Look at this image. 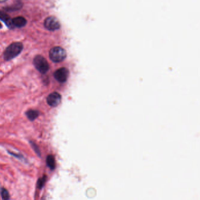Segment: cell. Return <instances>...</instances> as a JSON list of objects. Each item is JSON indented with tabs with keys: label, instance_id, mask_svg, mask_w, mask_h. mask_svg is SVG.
<instances>
[{
	"label": "cell",
	"instance_id": "5",
	"mask_svg": "<svg viewBox=\"0 0 200 200\" xmlns=\"http://www.w3.org/2000/svg\"><path fill=\"white\" fill-rule=\"evenodd\" d=\"M69 75V71L65 68H60L54 73V76L55 79L58 82L61 83L67 81Z\"/></svg>",
	"mask_w": 200,
	"mask_h": 200
},
{
	"label": "cell",
	"instance_id": "7",
	"mask_svg": "<svg viewBox=\"0 0 200 200\" xmlns=\"http://www.w3.org/2000/svg\"><path fill=\"white\" fill-rule=\"evenodd\" d=\"M12 24L16 27H22L26 24V20L22 17H17L12 20Z\"/></svg>",
	"mask_w": 200,
	"mask_h": 200
},
{
	"label": "cell",
	"instance_id": "15",
	"mask_svg": "<svg viewBox=\"0 0 200 200\" xmlns=\"http://www.w3.org/2000/svg\"><path fill=\"white\" fill-rule=\"evenodd\" d=\"M2 27V25H1V23H0V28Z\"/></svg>",
	"mask_w": 200,
	"mask_h": 200
},
{
	"label": "cell",
	"instance_id": "9",
	"mask_svg": "<svg viewBox=\"0 0 200 200\" xmlns=\"http://www.w3.org/2000/svg\"><path fill=\"white\" fill-rule=\"evenodd\" d=\"M0 18L5 22V23L7 24V25L10 26V27H11V26L13 25V24H12V21H11L10 18V17L8 16L6 14H4V12H1L0 11Z\"/></svg>",
	"mask_w": 200,
	"mask_h": 200
},
{
	"label": "cell",
	"instance_id": "1",
	"mask_svg": "<svg viewBox=\"0 0 200 200\" xmlns=\"http://www.w3.org/2000/svg\"><path fill=\"white\" fill-rule=\"evenodd\" d=\"M23 45L21 42H13L5 49L4 53V59L9 60L18 55L22 50Z\"/></svg>",
	"mask_w": 200,
	"mask_h": 200
},
{
	"label": "cell",
	"instance_id": "6",
	"mask_svg": "<svg viewBox=\"0 0 200 200\" xmlns=\"http://www.w3.org/2000/svg\"><path fill=\"white\" fill-rule=\"evenodd\" d=\"M61 96L57 92H53L49 94L47 97V103L50 106L55 107L59 105L61 102Z\"/></svg>",
	"mask_w": 200,
	"mask_h": 200
},
{
	"label": "cell",
	"instance_id": "13",
	"mask_svg": "<svg viewBox=\"0 0 200 200\" xmlns=\"http://www.w3.org/2000/svg\"><path fill=\"white\" fill-rule=\"evenodd\" d=\"M31 143V146H32V147L33 148V149L34 150V151L36 153L39 155V156H40V150H39V148H38V147L34 143H33V142H30Z\"/></svg>",
	"mask_w": 200,
	"mask_h": 200
},
{
	"label": "cell",
	"instance_id": "3",
	"mask_svg": "<svg viewBox=\"0 0 200 200\" xmlns=\"http://www.w3.org/2000/svg\"><path fill=\"white\" fill-rule=\"evenodd\" d=\"M34 63L37 71L45 73L49 70V64L46 59L41 55H37L34 59Z\"/></svg>",
	"mask_w": 200,
	"mask_h": 200
},
{
	"label": "cell",
	"instance_id": "12",
	"mask_svg": "<svg viewBox=\"0 0 200 200\" xmlns=\"http://www.w3.org/2000/svg\"><path fill=\"white\" fill-rule=\"evenodd\" d=\"M46 179L47 177L46 176H43L42 177L39 178L37 182V187L40 189L43 188L46 181Z\"/></svg>",
	"mask_w": 200,
	"mask_h": 200
},
{
	"label": "cell",
	"instance_id": "4",
	"mask_svg": "<svg viewBox=\"0 0 200 200\" xmlns=\"http://www.w3.org/2000/svg\"><path fill=\"white\" fill-rule=\"evenodd\" d=\"M45 26L50 31H55L59 29L60 25L58 19L55 17H49L45 21Z\"/></svg>",
	"mask_w": 200,
	"mask_h": 200
},
{
	"label": "cell",
	"instance_id": "10",
	"mask_svg": "<svg viewBox=\"0 0 200 200\" xmlns=\"http://www.w3.org/2000/svg\"><path fill=\"white\" fill-rule=\"evenodd\" d=\"M38 115H39L38 112L35 110H29L26 112L27 117L31 121L34 120L35 118H37Z\"/></svg>",
	"mask_w": 200,
	"mask_h": 200
},
{
	"label": "cell",
	"instance_id": "8",
	"mask_svg": "<svg viewBox=\"0 0 200 200\" xmlns=\"http://www.w3.org/2000/svg\"><path fill=\"white\" fill-rule=\"evenodd\" d=\"M46 164L50 170H54L56 167V162L53 155H49L46 158Z\"/></svg>",
	"mask_w": 200,
	"mask_h": 200
},
{
	"label": "cell",
	"instance_id": "2",
	"mask_svg": "<svg viewBox=\"0 0 200 200\" xmlns=\"http://www.w3.org/2000/svg\"><path fill=\"white\" fill-rule=\"evenodd\" d=\"M66 51L60 47H56L50 49L49 57L51 60L55 62H60L63 61L66 57Z\"/></svg>",
	"mask_w": 200,
	"mask_h": 200
},
{
	"label": "cell",
	"instance_id": "11",
	"mask_svg": "<svg viewBox=\"0 0 200 200\" xmlns=\"http://www.w3.org/2000/svg\"><path fill=\"white\" fill-rule=\"evenodd\" d=\"M0 193H1L2 200H10V195L7 189L4 188H1L0 191Z\"/></svg>",
	"mask_w": 200,
	"mask_h": 200
},
{
	"label": "cell",
	"instance_id": "14",
	"mask_svg": "<svg viewBox=\"0 0 200 200\" xmlns=\"http://www.w3.org/2000/svg\"><path fill=\"white\" fill-rule=\"evenodd\" d=\"M8 154H11L12 156L15 157L16 158H23V157H24V156H23L22 154H16L15 153H12V152H11L10 151H8Z\"/></svg>",
	"mask_w": 200,
	"mask_h": 200
}]
</instances>
